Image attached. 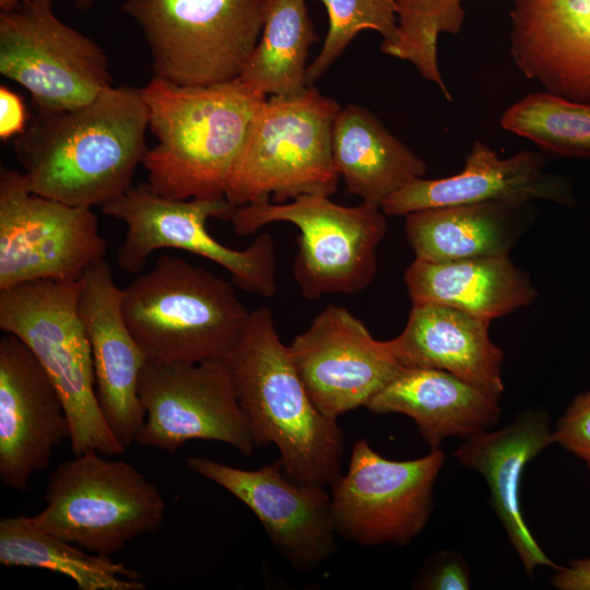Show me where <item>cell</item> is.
I'll list each match as a JSON object with an SVG mask.
<instances>
[{
	"mask_svg": "<svg viewBox=\"0 0 590 590\" xmlns=\"http://www.w3.org/2000/svg\"><path fill=\"white\" fill-rule=\"evenodd\" d=\"M499 123L558 155L590 157V104L547 91L530 93L508 107Z\"/></svg>",
	"mask_w": 590,
	"mask_h": 590,
	"instance_id": "obj_29",
	"label": "cell"
},
{
	"mask_svg": "<svg viewBox=\"0 0 590 590\" xmlns=\"http://www.w3.org/2000/svg\"><path fill=\"white\" fill-rule=\"evenodd\" d=\"M186 465L243 502L293 568L314 570L334 553L337 532L330 492L326 486L294 482L284 472L281 459L257 470H244L193 456L186 459Z\"/></svg>",
	"mask_w": 590,
	"mask_h": 590,
	"instance_id": "obj_16",
	"label": "cell"
},
{
	"mask_svg": "<svg viewBox=\"0 0 590 590\" xmlns=\"http://www.w3.org/2000/svg\"><path fill=\"white\" fill-rule=\"evenodd\" d=\"M463 0H396L399 36L387 55L411 62L435 84L447 101L452 97L438 62L441 34H458L463 25Z\"/></svg>",
	"mask_w": 590,
	"mask_h": 590,
	"instance_id": "obj_30",
	"label": "cell"
},
{
	"mask_svg": "<svg viewBox=\"0 0 590 590\" xmlns=\"http://www.w3.org/2000/svg\"><path fill=\"white\" fill-rule=\"evenodd\" d=\"M534 201L569 205L570 186L564 177L546 170L544 157L535 151H520L502 158L489 145L476 140L459 173L436 179L418 178L387 199L381 209L386 215L405 216L448 205Z\"/></svg>",
	"mask_w": 590,
	"mask_h": 590,
	"instance_id": "obj_19",
	"label": "cell"
},
{
	"mask_svg": "<svg viewBox=\"0 0 590 590\" xmlns=\"http://www.w3.org/2000/svg\"><path fill=\"white\" fill-rule=\"evenodd\" d=\"M551 583L558 590H590V557L571 559L555 569Z\"/></svg>",
	"mask_w": 590,
	"mask_h": 590,
	"instance_id": "obj_35",
	"label": "cell"
},
{
	"mask_svg": "<svg viewBox=\"0 0 590 590\" xmlns=\"http://www.w3.org/2000/svg\"><path fill=\"white\" fill-rule=\"evenodd\" d=\"M412 305H442L493 320L532 304L530 276L506 257L447 262L415 259L404 273Z\"/></svg>",
	"mask_w": 590,
	"mask_h": 590,
	"instance_id": "obj_24",
	"label": "cell"
},
{
	"mask_svg": "<svg viewBox=\"0 0 590 590\" xmlns=\"http://www.w3.org/2000/svg\"><path fill=\"white\" fill-rule=\"evenodd\" d=\"M329 16V28L320 52L308 66L306 84L311 85L341 56L364 30L382 37L380 50L387 55L399 36L396 0H318Z\"/></svg>",
	"mask_w": 590,
	"mask_h": 590,
	"instance_id": "obj_31",
	"label": "cell"
},
{
	"mask_svg": "<svg viewBox=\"0 0 590 590\" xmlns=\"http://www.w3.org/2000/svg\"><path fill=\"white\" fill-rule=\"evenodd\" d=\"M109 264L99 260L80 279L78 310L88 339L101 413L121 446L135 444L145 421L139 397L148 356L131 333Z\"/></svg>",
	"mask_w": 590,
	"mask_h": 590,
	"instance_id": "obj_18",
	"label": "cell"
},
{
	"mask_svg": "<svg viewBox=\"0 0 590 590\" xmlns=\"http://www.w3.org/2000/svg\"><path fill=\"white\" fill-rule=\"evenodd\" d=\"M470 566L464 557L455 551L442 550L432 554L420 568L413 589L422 590H468Z\"/></svg>",
	"mask_w": 590,
	"mask_h": 590,
	"instance_id": "obj_32",
	"label": "cell"
},
{
	"mask_svg": "<svg viewBox=\"0 0 590 590\" xmlns=\"http://www.w3.org/2000/svg\"><path fill=\"white\" fill-rule=\"evenodd\" d=\"M122 311L149 361L170 363L226 359L250 314L228 281L170 255L123 288Z\"/></svg>",
	"mask_w": 590,
	"mask_h": 590,
	"instance_id": "obj_4",
	"label": "cell"
},
{
	"mask_svg": "<svg viewBox=\"0 0 590 590\" xmlns=\"http://www.w3.org/2000/svg\"><path fill=\"white\" fill-rule=\"evenodd\" d=\"M332 157L347 191L379 208L427 172L426 163L375 115L354 104L341 108L335 117Z\"/></svg>",
	"mask_w": 590,
	"mask_h": 590,
	"instance_id": "obj_26",
	"label": "cell"
},
{
	"mask_svg": "<svg viewBox=\"0 0 590 590\" xmlns=\"http://www.w3.org/2000/svg\"><path fill=\"white\" fill-rule=\"evenodd\" d=\"M491 320L442 305H412L403 331L389 340L403 367L446 370L500 399L503 350Z\"/></svg>",
	"mask_w": 590,
	"mask_h": 590,
	"instance_id": "obj_22",
	"label": "cell"
},
{
	"mask_svg": "<svg viewBox=\"0 0 590 590\" xmlns=\"http://www.w3.org/2000/svg\"><path fill=\"white\" fill-rule=\"evenodd\" d=\"M97 0H74V7L79 10V11H87L90 10L96 2Z\"/></svg>",
	"mask_w": 590,
	"mask_h": 590,
	"instance_id": "obj_37",
	"label": "cell"
},
{
	"mask_svg": "<svg viewBox=\"0 0 590 590\" xmlns=\"http://www.w3.org/2000/svg\"><path fill=\"white\" fill-rule=\"evenodd\" d=\"M26 110L21 97L5 85L0 86V138L17 137L26 128Z\"/></svg>",
	"mask_w": 590,
	"mask_h": 590,
	"instance_id": "obj_34",
	"label": "cell"
},
{
	"mask_svg": "<svg viewBox=\"0 0 590 590\" xmlns=\"http://www.w3.org/2000/svg\"><path fill=\"white\" fill-rule=\"evenodd\" d=\"M555 442L581 459L590 471V390L569 403L553 428Z\"/></svg>",
	"mask_w": 590,
	"mask_h": 590,
	"instance_id": "obj_33",
	"label": "cell"
},
{
	"mask_svg": "<svg viewBox=\"0 0 590 590\" xmlns=\"http://www.w3.org/2000/svg\"><path fill=\"white\" fill-rule=\"evenodd\" d=\"M71 439V424L51 378L17 337L0 338V480L25 492L55 448Z\"/></svg>",
	"mask_w": 590,
	"mask_h": 590,
	"instance_id": "obj_17",
	"label": "cell"
},
{
	"mask_svg": "<svg viewBox=\"0 0 590 590\" xmlns=\"http://www.w3.org/2000/svg\"><path fill=\"white\" fill-rule=\"evenodd\" d=\"M309 397L338 420L368 401L405 367L390 341L373 338L346 308L330 305L287 345Z\"/></svg>",
	"mask_w": 590,
	"mask_h": 590,
	"instance_id": "obj_15",
	"label": "cell"
},
{
	"mask_svg": "<svg viewBox=\"0 0 590 590\" xmlns=\"http://www.w3.org/2000/svg\"><path fill=\"white\" fill-rule=\"evenodd\" d=\"M555 444L548 413L543 409L521 411L506 426L464 439L452 457L480 473L489 491V504L520 558L533 577L540 566H559L543 552L529 530L521 509V480L527 464Z\"/></svg>",
	"mask_w": 590,
	"mask_h": 590,
	"instance_id": "obj_20",
	"label": "cell"
},
{
	"mask_svg": "<svg viewBox=\"0 0 590 590\" xmlns=\"http://www.w3.org/2000/svg\"><path fill=\"white\" fill-rule=\"evenodd\" d=\"M106 247L92 208L35 194L22 172L1 166L0 290L46 279L80 281Z\"/></svg>",
	"mask_w": 590,
	"mask_h": 590,
	"instance_id": "obj_12",
	"label": "cell"
},
{
	"mask_svg": "<svg viewBox=\"0 0 590 590\" xmlns=\"http://www.w3.org/2000/svg\"><path fill=\"white\" fill-rule=\"evenodd\" d=\"M44 502L45 508L31 517L35 524L105 556L160 530L166 510L157 486L134 465L93 451L56 467Z\"/></svg>",
	"mask_w": 590,
	"mask_h": 590,
	"instance_id": "obj_7",
	"label": "cell"
},
{
	"mask_svg": "<svg viewBox=\"0 0 590 590\" xmlns=\"http://www.w3.org/2000/svg\"><path fill=\"white\" fill-rule=\"evenodd\" d=\"M365 408L411 417L430 450L449 437L491 430L502 416L498 399L446 370L423 367L404 368Z\"/></svg>",
	"mask_w": 590,
	"mask_h": 590,
	"instance_id": "obj_23",
	"label": "cell"
},
{
	"mask_svg": "<svg viewBox=\"0 0 590 590\" xmlns=\"http://www.w3.org/2000/svg\"><path fill=\"white\" fill-rule=\"evenodd\" d=\"M148 129L141 88L111 85L84 105L35 113L13 146L33 193L102 208L133 186Z\"/></svg>",
	"mask_w": 590,
	"mask_h": 590,
	"instance_id": "obj_1",
	"label": "cell"
},
{
	"mask_svg": "<svg viewBox=\"0 0 590 590\" xmlns=\"http://www.w3.org/2000/svg\"><path fill=\"white\" fill-rule=\"evenodd\" d=\"M234 208L226 198L168 199L146 182L132 186L103 205L102 211L127 228L116 255L121 271L139 274L154 251L176 248L223 267L244 291L272 297L278 290V268L271 235L262 233L245 250H235L217 241L206 229L209 219L229 221Z\"/></svg>",
	"mask_w": 590,
	"mask_h": 590,
	"instance_id": "obj_10",
	"label": "cell"
},
{
	"mask_svg": "<svg viewBox=\"0 0 590 590\" xmlns=\"http://www.w3.org/2000/svg\"><path fill=\"white\" fill-rule=\"evenodd\" d=\"M341 107L306 86L261 104L225 190L233 206L284 203L303 194L332 196L340 175L332 131Z\"/></svg>",
	"mask_w": 590,
	"mask_h": 590,
	"instance_id": "obj_5",
	"label": "cell"
},
{
	"mask_svg": "<svg viewBox=\"0 0 590 590\" xmlns=\"http://www.w3.org/2000/svg\"><path fill=\"white\" fill-rule=\"evenodd\" d=\"M315 42L306 0H264L260 37L238 79L264 96L300 92Z\"/></svg>",
	"mask_w": 590,
	"mask_h": 590,
	"instance_id": "obj_28",
	"label": "cell"
},
{
	"mask_svg": "<svg viewBox=\"0 0 590 590\" xmlns=\"http://www.w3.org/2000/svg\"><path fill=\"white\" fill-rule=\"evenodd\" d=\"M385 215L365 202L345 206L328 196L303 194L284 203L236 206L229 221L239 236L273 222L295 225L299 236L293 274L302 295L314 300L327 294L354 295L371 283L376 250L388 228Z\"/></svg>",
	"mask_w": 590,
	"mask_h": 590,
	"instance_id": "obj_9",
	"label": "cell"
},
{
	"mask_svg": "<svg viewBox=\"0 0 590 590\" xmlns=\"http://www.w3.org/2000/svg\"><path fill=\"white\" fill-rule=\"evenodd\" d=\"M226 359L256 447L275 445L294 482L330 487L342 475L344 433L312 402L269 308L250 311Z\"/></svg>",
	"mask_w": 590,
	"mask_h": 590,
	"instance_id": "obj_3",
	"label": "cell"
},
{
	"mask_svg": "<svg viewBox=\"0 0 590 590\" xmlns=\"http://www.w3.org/2000/svg\"><path fill=\"white\" fill-rule=\"evenodd\" d=\"M445 460L440 448L413 460H389L358 439L346 474L330 486L337 534L363 546L409 544L428 523Z\"/></svg>",
	"mask_w": 590,
	"mask_h": 590,
	"instance_id": "obj_13",
	"label": "cell"
},
{
	"mask_svg": "<svg viewBox=\"0 0 590 590\" xmlns=\"http://www.w3.org/2000/svg\"><path fill=\"white\" fill-rule=\"evenodd\" d=\"M110 62L92 38L63 23L54 0L0 12V73L31 96L35 113L84 105L113 85Z\"/></svg>",
	"mask_w": 590,
	"mask_h": 590,
	"instance_id": "obj_11",
	"label": "cell"
},
{
	"mask_svg": "<svg viewBox=\"0 0 590 590\" xmlns=\"http://www.w3.org/2000/svg\"><path fill=\"white\" fill-rule=\"evenodd\" d=\"M80 281L36 280L0 290V329L23 341L63 401L73 455L126 449L98 408L92 352L78 310Z\"/></svg>",
	"mask_w": 590,
	"mask_h": 590,
	"instance_id": "obj_6",
	"label": "cell"
},
{
	"mask_svg": "<svg viewBox=\"0 0 590 590\" xmlns=\"http://www.w3.org/2000/svg\"><path fill=\"white\" fill-rule=\"evenodd\" d=\"M532 203L485 202L426 209L405 215L415 259L447 262L506 257L531 220Z\"/></svg>",
	"mask_w": 590,
	"mask_h": 590,
	"instance_id": "obj_25",
	"label": "cell"
},
{
	"mask_svg": "<svg viewBox=\"0 0 590 590\" xmlns=\"http://www.w3.org/2000/svg\"><path fill=\"white\" fill-rule=\"evenodd\" d=\"M264 0H125L141 28L153 78L209 86L240 76L263 24Z\"/></svg>",
	"mask_w": 590,
	"mask_h": 590,
	"instance_id": "obj_8",
	"label": "cell"
},
{
	"mask_svg": "<svg viewBox=\"0 0 590 590\" xmlns=\"http://www.w3.org/2000/svg\"><path fill=\"white\" fill-rule=\"evenodd\" d=\"M145 412L135 444L166 452L193 439L215 440L253 453L256 442L227 359L200 363L149 361L139 380Z\"/></svg>",
	"mask_w": 590,
	"mask_h": 590,
	"instance_id": "obj_14",
	"label": "cell"
},
{
	"mask_svg": "<svg viewBox=\"0 0 590 590\" xmlns=\"http://www.w3.org/2000/svg\"><path fill=\"white\" fill-rule=\"evenodd\" d=\"M0 563L50 570L72 579L80 590H144L141 575L110 556L82 551L23 515L0 520Z\"/></svg>",
	"mask_w": 590,
	"mask_h": 590,
	"instance_id": "obj_27",
	"label": "cell"
},
{
	"mask_svg": "<svg viewBox=\"0 0 590 590\" xmlns=\"http://www.w3.org/2000/svg\"><path fill=\"white\" fill-rule=\"evenodd\" d=\"M510 54L547 92L590 104V0H512Z\"/></svg>",
	"mask_w": 590,
	"mask_h": 590,
	"instance_id": "obj_21",
	"label": "cell"
},
{
	"mask_svg": "<svg viewBox=\"0 0 590 590\" xmlns=\"http://www.w3.org/2000/svg\"><path fill=\"white\" fill-rule=\"evenodd\" d=\"M157 143L143 160L149 186L175 199H222L267 96L239 79L182 86L153 78L141 88Z\"/></svg>",
	"mask_w": 590,
	"mask_h": 590,
	"instance_id": "obj_2",
	"label": "cell"
},
{
	"mask_svg": "<svg viewBox=\"0 0 590 590\" xmlns=\"http://www.w3.org/2000/svg\"><path fill=\"white\" fill-rule=\"evenodd\" d=\"M26 0H0L1 11H12L20 8Z\"/></svg>",
	"mask_w": 590,
	"mask_h": 590,
	"instance_id": "obj_36",
	"label": "cell"
}]
</instances>
